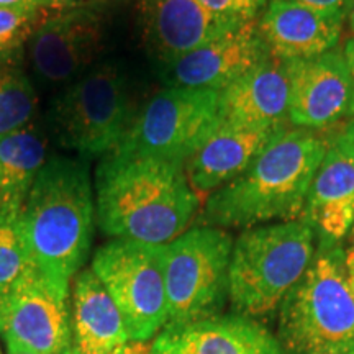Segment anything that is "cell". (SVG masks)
<instances>
[{"label": "cell", "mask_w": 354, "mask_h": 354, "mask_svg": "<svg viewBox=\"0 0 354 354\" xmlns=\"http://www.w3.org/2000/svg\"><path fill=\"white\" fill-rule=\"evenodd\" d=\"M197 209L184 166L112 151L97 167V223L112 240L167 245L189 228Z\"/></svg>", "instance_id": "obj_1"}, {"label": "cell", "mask_w": 354, "mask_h": 354, "mask_svg": "<svg viewBox=\"0 0 354 354\" xmlns=\"http://www.w3.org/2000/svg\"><path fill=\"white\" fill-rule=\"evenodd\" d=\"M94 192L87 161L50 158L20 214L32 264L66 299L91 251L97 220Z\"/></svg>", "instance_id": "obj_2"}, {"label": "cell", "mask_w": 354, "mask_h": 354, "mask_svg": "<svg viewBox=\"0 0 354 354\" xmlns=\"http://www.w3.org/2000/svg\"><path fill=\"white\" fill-rule=\"evenodd\" d=\"M326 146L313 130L279 128L243 174L210 194L201 225L246 230L304 218Z\"/></svg>", "instance_id": "obj_3"}, {"label": "cell", "mask_w": 354, "mask_h": 354, "mask_svg": "<svg viewBox=\"0 0 354 354\" xmlns=\"http://www.w3.org/2000/svg\"><path fill=\"white\" fill-rule=\"evenodd\" d=\"M277 312L284 354L354 353V292L342 243L318 240L307 272Z\"/></svg>", "instance_id": "obj_4"}, {"label": "cell", "mask_w": 354, "mask_h": 354, "mask_svg": "<svg viewBox=\"0 0 354 354\" xmlns=\"http://www.w3.org/2000/svg\"><path fill=\"white\" fill-rule=\"evenodd\" d=\"M315 228L305 218L246 228L233 241L230 300L233 313L254 320L277 312L317 253Z\"/></svg>", "instance_id": "obj_5"}, {"label": "cell", "mask_w": 354, "mask_h": 354, "mask_svg": "<svg viewBox=\"0 0 354 354\" xmlns=\"http://www.w3.org/2000/svg\"><path fill=\"white\" fill-rule=\"evenodd\" d=\"M130 88L120 66H92L66 86L51 109V127L64 148L81 159L105 156L130 127Z\"/></svg>", "instance_id": "obj_6"}, {"label": "cell", "mask_w": 354, "mask_h": 354, "mask_svg": "<svg viewBox=\"0 0 354 354\" xmlns=\"http://www.w3.org/2000/svg\"><path fill=\"white\" fill-rule=\"evenodd\" d=\"M233 238L223 228H187L162 246L167 325L220 315L230 300Z\"/></svg>", "instance_id": "obj_7"}, {"label": "cell", "mask_w": 354, "mask_h": 354, "mask_svg": "<svg viewBox=\"0 0 354 354\" xmlns=\"http://www.w3.org/2000/svg\"><path fill=\"white\" fill-rule=\"evenodd\" d=\"M221 122L218 92L167 87L145 105L113 151L184 166Z\"/></svg>", "instance_id": "obj_8"}, {"label": "cell", "mask_w": 354, "mask_h": 354, "mask_svg": "<svg viewBox=\"0 0 354 354\" xmlns=\"http://www.w3.org/2000/svg\"><path fill=\"white\" fill-rule=\"evenodd\" d=\"M162 246L115 238L92 258V271L120 310L131 342L148 343L167 325Z\"/></svg>", "instance_id": "obj_9"}, {"label": "cell", "mask_w": 354, "mask_h": 354, "mask_svg": "<svg viewBox=\"0 0 354 354\" xmlns=\"http://www.w3.org/2000/svg\"><path fill=\"white\" fill-rule=\"evenodd\" d=\"M0 336L39 354H73L69 299L35 271L0 295Z\"/></svg>", "instance_id": "obj_10"}, {"label": "cell", "mask_w": 354, "mask_h": 354, "mask_svg": "<svg viewBox=\"0 0 354 354\" xmlns=\"http://www.w3.org/2000/svg\"><path fill=\"white\" fill-rule=\"evenodd\" d=\"M104 48V20L88 8L71 7L48 17L32 38L30 57L48 86H68L94 66Z\"/></svg>", "instance_id": "obj_11"}, {"label": "cell", "mask_w": 354, "mask_h": 354, "mask_svg": "<svg viewBox=\"0 0 354 354\" xmlns=\"http://www.w3.org/2000/svg\"><path fill=\"white\" fill-rule=\"evenodd\" d=\"M290 82L289 120L305 130H325L354 117L351 79L342 51L286 61Z\"/></svg>", "instance_id": "obj_12"}, {"label": "cell", "mask_w": 354, "mask_h": 354, "mask_svg": "<svg viewBox=\"0 0 354 354\" xmlns=\"http://www.w3.org/2000/svg\"><path fill=\"white\" fill-rule=\"evenodd\" d=\"M268 57L258 20H253L165 64L161 74L167 87L220 92Z\"/></svg>", "instance_id": "obj_13"}, {"label": "cell", "mask_w": 354, "mask_h": 354, "mask_svg": "<svg viewBox=\"0 0 354 354\" xmlns=\"http://www.w3.org/2000/svg\"><path fill=\"white\" fill-rule=\"evenodd\" d=\"M304 218L322 241L342 243L354 230V131L349 125L328 140L310 185Z\"/></svg>", "instance_id": "obj_14"}, {"label": "cell", "mask_w": 354, "mask_h": 354, "mask_svg": "<svg viewBox=\"0 0 354 354\" xmlns=\"http://www.w3.org/2000/svg\"><path fill=\"white\" fill-rule=\"evenodd\" d=\"M149 349L153 354H284L263 323L238 313L166 325Z\"/></svg>", "instance_id": "obj_15"}, {"label": "cell", "mask_w": 354, "mask_h": 354, "mask_svg": "<svg viewBox=\"0 0 354 354\" xmlns=\"http://www.w3.org/2000/svg\"><path fill=\"white\" fill-rule=\"evenodd\" d=\"M344 19L290 0H269L258 17L269 55L281 61L308 59L335 50Z\"/></svg>", "instance_id": "obj_16"}, {"label": "cell", "mask_w": 354, "mask_h": 354, "mask_svg": "<svg viewBox=\"0 0 354 354\" xmlns=\"http://www.w3.org/2000/svg\"><path fill=\"white\" fill-rule=\"evenodd\" d=\"M238 26L201 0H145L146 41L162 66Z\"/></svg>", "instance_id": "obj_17"}, {"label": "cell", "mask_w": 354, "mask_h": 354, "mask_svg": "<svg viewBox=\"0 0 354 354\" xmlns=\"http://www.w3.org/2000/svg\"><path fill=\"white\" fill-rule=\"evenodd\" d=\"M277 130L221 122L184 165L189 184L198 192H215L232 183L250 167Z\"/></svg>", "instance_id": "obj_18"}, {"label": "cell", "mask_w": 354, "mask_h": 354, "mask_svg": "<svg viewBox=\"0 0 354 354\" xmlns=\"http://www.w3.org/2000/svg\"><path fill=\"white\" fill-rule=\"evenodd\" d=\"M218 94L223 122L269 128L284 127L290 104L286 61L268 57Z\"/></svg>", "instance_id": "obj_19"}, {"label": "cell", "mask_w": 354, "mask_h": 354, "mask_svg": "<svg viewBox=\"0 0 354 354\" xmlns=\"http://www.w3.org/2000/svg\"><path fill=\"white\" fill-rule=\"evenodd\" d=\"M69 318L73 354H109L131 342L120 310L92 268L71 284Z\"/></svg>", "instance_id": "obj_20"}, {"label": "cell", "mask_w": 354, "mask_h": 354, "mask_svg": "<svg viewBox=\"0 0 354 354\" xmlns=\"http://www.w3.org/2000/svg\"><path fill=\"white\" fill-rule=\"evenodd\" d=\"M46 161V136L35 123L0 136V201L24 205Z\"/></svg>", "instance_id": "obj_21"}, {"label": "cell", "mask_w": 354, "mask_h": 354, "mask_svg": "<svg viewBox=\"0 0 354 354\" xmlns=\"http://www.w3.org/2000/svg\"><path fill=\"white\" fill-rule=\"evenodd\" d=\"M21 209L19 203L0 201V295L37 271L21 234Z\"/></svg>", "instance_id": "obj_22"}, {"label": "cell", "mask_w": 354, "mask_h": 354, "mask_svg": "<svg viewBox=\"0 0 354 354\" xmlns=\"http://www.w3.org/2000/svg\"><path fill=\"white\" fill-rule=\"evenodd\" d=\"M37 92L30 77L12 63L0 64V136L33 123Z\"/></svg>", "instance_id": "obj_23"}, {"label": "cell", "mask_w": 354, "mask_h": 354, "mask_svg": "<svg viewBox=\"0 0 354 354\" xmlns=\"http://www.w3.org/2000/svg\"><path fill=\"white\" fill-rule=\"evenodd\" d=\"M46 19L44 7L33 10L0 7V64L10 63Z\"/></svg>", "instance_id": "obj_24"}, {"label": "cell", "mask_w": 354, "mask_h": 354, "mask_svg": "<svg viewBox=\"0 0 354 354\" xmlns=\"http://www.w3.org/2000/svg\"><path fill=\"white\" fill-rule=\"evenodd\" d=\"M210 12L234 24H250L258 20L268 0H201Z\"/></svg>", "instance_id": "obj_25"}, {"label": "cell", "mask_w": 354, "mask_h": 354, "mask_svg": "<svg viewBox=\"0 0 354 354\" xmlns=\"http://www.w3.org/2000/svg\"><path fill=\"white\" fill-rule=\"evenodd\" d=\"M290 2L300 3V6L315 8V10L338 15L342 19H346V7L348 0H290Z\"/></svg>", "instance_id": "obj_26"}, {"label": "cell", "mask_w": 354, "mask_h": 354, "mask_svg": "<svg viewBox=\"0 0 354 354\" xmlns=\"http://www.w3.org/2000/svg\"><path fill=\"white\" fill-rule=\"evenodd\" d=\"M342 53H343V57H344V63H346L349 79H351L353 94H354V37L348 38L346 41H344Z\"/></svg>", "instance_id": "obj_27"}, {"label": "cell", "mask_w": 354, "mask_h": 354, "mask_svg": "<svg viewBox=\"0 0 354 354\" xmlns=\"http://www.w3.org/2000/svg\"><path fill=\"white\" fill-rule=\"evenodd\" d=\"M0 7H12V8H46V0H0Z\"/></svg>", "instance_id": "obj_28"}, {"label": "cell", "mask_w": 354, "mask_h": 354, "mask_svg": "<svg viewBox=\"0 0 354 354\" xmlns=\"http://www.w3.org/2000/svg\"><path fill=\"white\" fill-rule=\"evenodd\" d=\"M146 348H148V344L146 343L128 342L125 344H122V346H118L117 349H113V351L109 354H143Z\"/></svg>", "instance_id": "obj_29"}, {"label": "cell", "mask_w": 354, "mask_h": 354, "mask_svg": "<svg viewBox=\"0 0 354 354\" xmlns=\"http://www.w3.org/2000/svg\"><path fill=\"white\" fill-rule=\"evenodd\" d=\"M344 256H346V269H348V277L349 284H351V289L354 292V236L351 245L344 248Z\"/></svg>", "instance_id": "obj_30"}, {"label": "cell", "mask_w": 354, "mask_h": 354, "mask_svg": "<svg viewBox=\"0 0 354 354\" xmlns=\"http://www.w3.org/2000/svg\"><path fill=\"white\" fill-rule=\"evenodd\" d=\"M6 353L7 354H39L33 349L24 346V344L12 342V339H6Z\"/></svg>", "instance_id": "obj_31"}, {"label": "cell", "mask_w": 354, "mask_h": 354, "mask_svg": "<svg viewBox=\"0 0 354 354\" xmlns=\"http://www.w3.org/2000/svg\"><path fill=\"white\" fill-rule=\"evenodd\" d=\"M77 0H46V8H55V10L61 12L66 8H71L76 6Z\"/></svg>", "instance_id": "obj_32"}, {"label": "cell", "mask_w": 354, "mask_h": 354, "mask_svg": "<svg viewBox=\"0 0 354 354\" xmlns=\"http://www.w3.org/2000/svg\"><path fill=\"white\" fill-rule=\"evenodd\" d=\"M349 30H351L353 37H354V0H348V7H346V19Z\"/></svg>", "instance_id": "obj_33"}, {"label": "cell", "mask_w": 354, "mask_h": 354, "mask_svg": "<svg viewBox=\"0 0 354 354\" xmlns=\"http://www.w3.org/2000/svg\"><path fill=\"white\" fill-rule=\"evenodd\" d=\"M143 354H153V353H151V349H149V344H148V348L145 349V353H143Z\"/></svg>", "instance_id": "obj_34"}, {"label": "cell", "mask_w": 354, "mask_h": 354, "mask_svg": "<svg viewBox=\"0 0 354 354\" xmlns=\"http://www.w3.org/2000/svg\"><path fill=\"white\" fill-rule=\"evenodd\" d=\"M348 125H349V127H351V130L354 131V117H353V122H349V123H348Z\"/></svg>", "instance_id": "obj_35"}, {"label": "cell", "mask_w": 354, "mask_h": 354, "mask_svg": "<svg viewBox=\"0 0 354 354\" xmlns=\"http://www.w3.org/2000/svg\"><path fill=\"white\" fill-rule=\"evenodd\" d=\"M97 2H107V0H97Z\"/></svg>", "instance_id": "obj_36"}, {"label": "cell", "mask_w": 354, "mask_h": 354, "mask_svg": "<svg viewBox=\"0 0 354 354\" xmlns=\"http://www.w3.org/2000/svg\"><path fill=\"white\" fill-rule=\"evenodd\" d=\"M351 234H353V236H354V230H353V232H351Z\"/></svg>", "instance_id": "obj_37"}, {"label": "cell", "mask_w": 354, "mask_h": 354, "mask_svg": "<svg viewBox=\"0 0 354 354\" xmlns=\"http://www.w3.org/2000/svg\"><path fill=\"white\" fill-rule=\"evenodd\" d=\"M0 354H3V353H2V349H0Z\"/></svg>", "instance_id": "obj_38"}, {"label": "cell", "mask_w": 354, "mask_h": 354, "mask_svg": "<svg viewBox=\"0 0 354 354\" xmlns=\"http://www.w3.org/2000/svg\"><path fill=\"white\" fill-rule=\"evenodd\" d=\"M348 354H354V353H348Z\"/></svg>", "instance_id": "obj_39"}]
</instances>
